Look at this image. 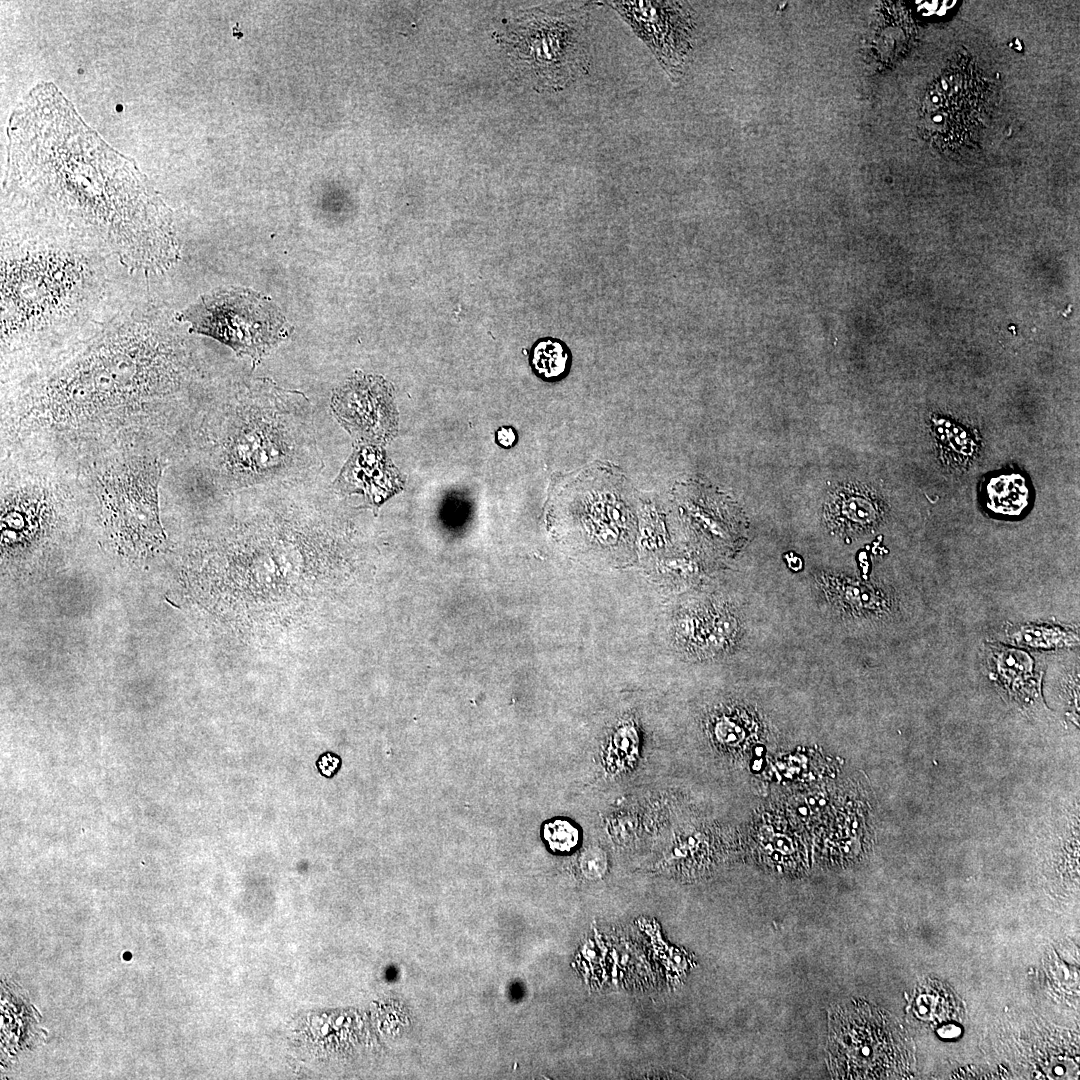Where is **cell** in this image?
Segmentation results:
<instances>
[{
  "mask_svg": "<svg viewBox=\"0 0 1080 1080\" xmlns=\"http://www.w3.org/2000/svg\"><path fill=\"white\" fill-rule=\"evenodd\" d=\"M7 136V213L106 244L132 269L158 272L178 259L171 210L53 83L18 103Z\"/></svg>",
  "mask_w": 1080,
  "mask_h": 1080,
  "instance_id": "obj_1",
  "label": "cell"
},
{
  "mask_svg": "<svg viewBox=\"0 0 1080 1080\" xmlns=\"http://www.w3.org/2000/svg\"><path fill=\"white\" fill-rule=\"evenodd\" d=\"M226 429L221 459L235 488L302 483L323 467L310 404L300 393L250 388Z\"/></svg>",
  "mask_w": 1080,
  "mask_h": 1080,
  "instance_id": "obj_2",
  "label": "cell"
},
{
  "mask_svg": "<svg viewBox=\"0 0 1080 1080\" xmlns=\"http://www.w3.org/2000/svg\"><path fill=\"white\" fill-rule=\"evenodd\" d=\"M192 331L259 361L287 336L285 320L263 296L239 288L202 296L180 315Z\"/></svg>",
  "mask_w": 1080,
  "mask_h": 1080,
  "instance_id": "obj_3",
  "label": "cell"
},
{
  "mask_svg": "<svg viewBox=\"0 0 1080 1080\" xmlns=\"http://www.w3.org/2000/svg\"><path fill=\"white\" fill-rule=\"evenodd\" d=\"M83 280V267L58 253L26 255L2 265V332L35 327L68 304Z\"/></svg>",
  "mask_w": 1080,
  "mask_h": 1080,
  "instance_id": "obj_4",
  "label": "cell"
},
{
  "mask_svg": "<svg viewBox=\"0 0 1080 1080\" xmlns=\"http://www.w3.org/2000/svg\"><path fill=\"white\" fill-rule=\"evenodd\" d=\"M512 35L513 58L536 86L560 89L588 68L584 23L577 17L535 12Z\"/></svg>",
  "mask_w": 1080,
  "mask_h": 1080,
  "instance_id": "obj_5",
  "label": "cell"
},
{
  "mask_svg": "<svg viewBox=\"0 0 1080 1080\" xmlns=\"http://www.w3.org/2000/svg\"><path fill=\"white\" fill-rule=\"evenodd\" d=\"M161 464L137 461L119 466L100 482L104 517L117 539L134 548L155 546L164 537L159 521Z\"/></svg>",
  "mask_w": 1080,
  "mask_h": 1080,
  "instance_id": "obj_6",
  "label": "cell"
},
{
  "mask_svg": "<svg viewBox=\"0 0 1080 1080\" xmlns=\"http://www.w3.org/2000/svg\"><path fill=\"white\" fill-rule=\"evenodd\" d=\"M330 408L358 444L380 445L396 431V412L388 384L380 377L355 375L332 394Z\"/></svg>",
  "mask_w": 1080,
  "mask_h": 1080,
  "instance_id": "obj_7",
  "label": "cell"
},
{
  "mask_svg": "<svg viewBox=\"0 0 1080 1080\" xmlns=\"http://www.w3.org/2000/svg\"><path fill=\"white\" fill-rule=\"evenodd\" d=\"M647 43L663 68L674 75L686 44V22L678 3L609 2Z\"/></svg>",
  "mask_w": 1080,
  "mask_h": 1080,
  "instance_id": "obj_8",
  "label": "cell"
},
{
  "mask_svg": "<svg viewBox=\"0 0 1080 1080\" xmlns=\"http://www.w3.org/2000/svg\"><path fill=\"white\" fill-rule=\"evenodd\" d=\"M398 487V479L385 452L375 445L354 447L340 473L332 483V490L340 496L353 494L364 497L372 506H380Z\"/></svg>",
  "mask_w": 1080,
  "mask_h": 1080,
  "instance_id": "obj_9",
  "label": "cell"
},
{
  "mask_svg": "<svg viewBox=\"0 0 1080 1080\" xmlns=\"http://www.w3.org/2000/svg\"><path fill=\"white\" fill-rule=\"evenodd\" d=\"M881 515L873 494L859 487L838 488L827 504V518L837 529L858 530L873 526Z\"/></svg>",
  "mask_w": 1080,
  "mask_h": 1080,
  "instance_id": "obj_10",
  "label": "cell"
},
{
  "mask_svg": "<svg viewBox=\"0 0 1080 1080\" xmlns=\"http://www.w3.org/2000/svg\"><path fill=\"white\" fill-rule=\"evenodd\" d=\"M529 362L537 377L546 382H557L569 373L572 354L562 340L545 337L533 344Z\"/></svg>",
  "mask_w": 1080,
  "mask_h": 1080,
  "instance_id": "obj_11",
  "label": "cell"
},
{
  "mask_svg": "<svg viewBox=\"0 0 1080 1080\" xmlns=\"http://www.w3.org/2000/svg\"><path fill=\"white\" fill-rule=\"evenodd\" d=\"M987 493L990 508L1001 514L1016 515L1027 504V488L1023 478L1017 475H1003L992 480Z\"/></svg>",
  "mask_w": 1080,
  "mask_h": 1080,
  "instance_id": "obj_12",
  "label": "cell"
},
{
  "mask_svg": "<svg viewBox=\"0 0 1080 1080\" xmlns=\"http://www.w3.org/2000/svg\"><path fill=\"white\" fill-rule=\"evenodd\" d=\"M543 838L553 852L567 853L578 845L580 833L569 820L555 819L544 825Z\"/></svg>",
  "mask_w": 1080,
  "mask_h": 1080,
  "instance_id": "obj_13",
  "label": "cell"
},
{
  "mask_svg": "<svg viewBox=\"0 0 1080 1080\" xmlns=\"http://www.w3.org/2000/svg\"><path fill=\"white\" fill-rule=\"evenodd\" d=\"M997 670L1006 685L1015 686L1027 679L1031 663L1026 654L1015 650H1003L997 654Z\"/></svg>",
  "mask_w": 1080,
  "mask_h": 1080,
  "instance_id": "obj_14",
  "label": "cell"
},
{
  "mask_svg": "<svg viewBox=\"0 0 1080 1080\" xmlns=\"http://www.w3.org/2000/svg\"><path fill=\"white\" fill-rule=\"evenodd\" d=\"M607 858L605 853L598 848H589L581 857V869L586 877L599 878L605 872Z\"/></svg>",
  "mask_w": 1080,
  "mask_h": 1080,
  "instance_id": "obj_15",
  "label": "cell"
},
{
  "mask_svg": "<svg viewBox=\"0 0 1080 1080\" xmlns=\"http://www.w3.org/2000/svg\"><path fill=\"white\" fill-rule=\"evenodd\" d=\"M516 430L511 426H501L496 431V442L502 448H511L517 442Z\"/></svg>",
  "mask_w": 1080,
  "mask_h": 1080,
  "instance_id": "obj_16",
  "label": "cell"
},
{
  "mask_svg": "<svg viewBox=\"0 0 1080 1080\" xmlns=\"http://www.w3.org/2000/svg\"><path fill=\"white\" fill-rule=\"evenodd\" d=\"M800 813H802V814H806V813H807V812H806V809H805V808H800Z\"/></svg>",
  "mask_w": 1080,
  "mask_h": 1080,
  "instance_id": "obj_17",
  "label": "cell"
},
{
  "mask_svg": "<svg viewBox=\"0 0 1080 1080\" xmlns=\"http://www.w3.org/2000/svg\"><path fill=\"white\" fill-rule=\"evenodd\" d=\"M824 803H825V801H824V800H821V801H820V804H821V805H823Z\"/></svg>",
  "mask_w": 1080,
  "mask_h": 1080,
  "instance_id": "obj_18",
  "label": "cell"
}]
</instances>
